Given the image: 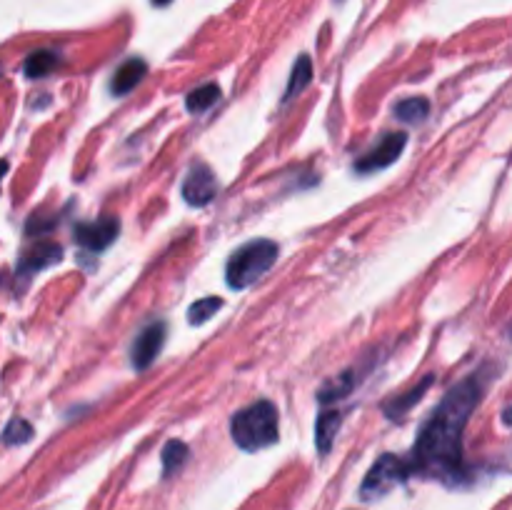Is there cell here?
<instances>
[{
	"label": "cell",
	"mask_w": 512,
	"mask_h": 510,
	"mask_svg": "<svg viewBox=\"0 0 512 510\" xmlns=\"http://www.w3.org/2000/svg\"><path fill=\"white\" fill-rule=\"evenodd\" d=\"M483 398V385L478 375L460 380L445 393L438 408L433 410L420 428L410 470L435 475V478H455L463 468V433L470 415Z\"/></svg>",
	"instance_id": "cell-1"
},
{
	"label": "cell",
	"mask_w": 512,
	"mask_h": 510,
	"mask_svg": "<svg viewBox=\"0 0 512 510\" xmlns=\"http://www.w3.org/2000/svg\"><path fill=\"white\" fill-rule=\"evenodd\" d=\"M230 435L235 445L248 453L275 445L278 443V408L270 400H258L238 410L230 420Z\"/></svg>",
	"instance_id": "cell-2"
},
{
	"label": "cell",
	"mask_w": 512,
	"mask_h": 510,
	"mask_svg": "<svg viewBox=\"0 0 512 510\" xmlns=\"http://www.w3.org/2000/svg\"><path fill=\"white\" fill-rule=\"evenodd\" d=\"M275 260H278V243L268 238L250 240V243L233 250V255L228 258L225 280L233 290H245L258 283L273 268Z\"/></svg>",
	"instance_id": "cell-3"
},
{
	"label": "cell",
	"mask_w": 512,
	"mask_h": 510,
	"mask_svg": "<svg viewBox=\"0 0 512 510\" xmlns=\"http://www.w3.org/2000/svg\"><path fill=\"white\" fill-rule=\"evenodd\" d=\"M413 473L410 470L408 460L398 458V455H380L378 463L368 470L363 485H360V498L363 500H378L383 495H388L390 490L398 488L408 475Z\"/></svg>",
	"instance_id": "cell-4"
},
{
	"label": "cell",
	"mask_w": 512,
	"mask_h": 510,
	"mask_svg": "<svg viewBox=\"0 0 512 510\" xmlns=\"http://www.w3.org/2000/svg\"><path fill=\"white\" fill-rule=\"evenodd\" d=\"M120 235V220L115 215H103L93 223H78L73 228V238L85 253H103Z\"/></svg>",
	"instance_id": "cell-5"
},
{
	"label": "cell",
	"mask_w": 512,
	"mask_h": 510,
	"mask_svg": "<svg viewBox=\"0 0 512 510\" xmlns=\"http://www.w3.org/2000/svg\"><path fill=\"white\" fill-rule=\"evenodd\" d=\"M405 145H408V133H403V130L385 133L380 143L355 163V170L358 173H378V170L388 168V165H393L403 155Z\"/></svg>",
	"instance_id": "cell-6"
},
{
	"label": "cell",
	"mask_w": 512,
	"mask_h": 510,
	"mask_svg": "<svg viewBox=\"0 0 512 510\" xmlns=\"http://www.w3.org/2000/svg\"><path fill=\"white\" fill-rule=\"evenodd\" d=\"M165 338H168V328H165L163 320H155V323L145 325L140 330V335L135 338L133 348H130V360H133L135 370H145L158 360L160 350H163Z\"/></svg>",
	"instance_id": "cell-7"
},
{
	"label": "cell",
	"mask_w": 512,
	"mask_h": 510,
	"mask_svg": "<svg viewBox=\"0 0 512 510\" xmlns=\"http://www.w3.org/2000/svg\"><path fill=\"white\" fill-rule=\"evenodd\" d=\"M218 195V180L205 163H195L183 180V198L193 208H205Z\"/></svg>",
	"instance_id": "cell-8"
},
{
	"label": "cell",
	"mask_w": 512,
	"mask_h": 510,
	"mask_svg": "<svg viewBox=\"0 0 512 510\" xmlns=\"http://www.w3.org/2000/svg\"><path fill=\"white\" fill-rule=\"evenodd\" d=\"M63 258V248L58 243H38L33 245V250L20 258L18 265V278H30V275L40 273L43 268H50L53 263Z\"/></svg>",
	"instance_id": "cell-9"
},
{
	"label": "cell",
	"mask_w": 512,
	"mask_h": 510,
	"mask_svg": "<svg viewBox=\"0 0 512 510\" xmlns=\"http://www.w3.org/2000/svg\"><path fill=\"white\" fill-rule=\"evenodd\" d=\"M148 75V63L143 58H130L115 70L113 75V83H110V90L113 95H125L130 93L133 88H138L143 83V78Z\"/></svg>",
	"instance_id": "cell-10"
},
{
	"label": "cell",
	"mask_w": 512,
	"mask_h": 510,
	"mask_svg": "<svg viewBox=\"0 0 512 510\" xmlns=\"http://www.w3.org/2000/svg\"><path fill=\"white\" fill-rule=\"evenodd\" d=\"M343 425V413L340 410H323L315 423V443H318V453L328 455L330 448L335 445V438Z\"/></svg>",
	"instance_id": "cell-11"
},
{
	"label": "cell",
	"mask_w": 512,
	"mask_h": 510,
	"mask_svg": "<svg viewBox=\"0 0 512 510\" xmlns=\"http://www.w3.org/2000/svg\"><path fill=\"white\" fill-rule=\"evenodd\" d=\"M433 383H435V375H425V378L420 380V383L415 385L413 390H408V393L398 395V398H395V400H390V403H385V408H383L385 415H388L390 420L405 418V415H408V410L413 408V405H418L420 400H423L425 390H428Z\"/></svg>",
	"instance_id": "cell-12"
},
{
	"label": "cell",
	"mask_w": 512,
	"mask_h": 510,
	"mask_svg": "<svg viewBox=\"0 0 512 510\" xmlns=\"http://www.w3.org/2000/svg\"><path fill=\"white\" fill-rule=\"evenodd\" d=\"M310 83H313V60H310V55L303 53L298 60H295L293 73H290V80H288V88H285L283 93V103H290L293 98H298Z\"/></svg>",
	"instance_id": "cell-13"
},
{
	"label": "cell",
	"mask_w": 512,
	"mask_h": 510,
	"mask_svg": "<svg viewBox=\"0 0 512 510\" xmlns=\"http://www.w3.org/2000/svg\"><path fill=\"white\" fill-rule=\"evenodd\" d=\"M218 100H220V85L205 83V85H200V88L190 90L188 98H185V108H188L193 115H200V113H205V110L213 108Z\"/></svg>",
	"instance_id": "cell-14"
},
{
	"label": "cell",
	"mask_w": 512,
	"mask_h": 510,
	"mask_svg": "<svg viewBox=\"0 0 512 510\" xmlns=\"http://www.w3.org/2000/svg\"><path fill=\"white\" fill-rule=\"evenodd\" d=\"M430 113V100L413 95V98H405L395 103V118L403 120V123H423Z\"/></svg>",
	"instance_id": "cell-15"
},
{
	"label": "cell",
	"mask_w": 512,
	"mask_h": 510,
	"mask_svg": "<svg viewBox=\"0 0 512 510\" xmlns=\"http://www.w3.org/2000/svg\"><path fill=\"white\" fill-rule=\"evenodd\" d=\"M58 63L60 58L53 50H35V53H30L28 60H25L23 73L28 75V78H43V75L53 73V70L58 68Z\"/></svg>",
	"instance_id": "cell-16"
},
{
	"label": "cell",
	"mask_w": 512,
	"mask_h": 510,
	"mask_svg": "<svg viewBox=\"0 0 512 510\" xmlns=\"http://www.w3.org/2000/svg\"><path fill=\"white\" fill-rule=\"evenodd\" d=\"M355 388V373L353 370H345L343 375H338L335 380H330L328 385H323L318 393V400L323 405L333 403V400H340L345 398V395H350V390Z\"/></svg>",
	"instance_id": "cell-17"
},
{
	"label": "cell",
	"mask_w": 512,
	"mask_h": 510,
	"mask_svg": "<svg viewBox=\"0 0 512 510\" xmlns=\"http://www.w3.org/2000/svg\"><path fill=\"white\" fill-rule=\"evenodd\" d=\"M188 455L190 450L183 440H168L163 448V478H170V475L178 473L185 465V460H188Z\"/></svg>",
	"instance_id": "cell-18"
},
{
	"label": "cell",
	"mask_w": 512,
	"mask_h": 510,
	"mask_svg": "<svg viewBox=\"0 0 512 510\" xmlns=\"http://www.w3.org/2000/svg\"><path fill=\"white\" fill-rule=\"evenodd\" d=\"M220 308H223V300H220V298H200V300H195V303L188 308L190 325L208 323V320L213 318V315L218 313Z\"/></svg>",
	"instance_id": "cell-19"
},
{
	"label": "cell",
	"mask_w": 512,
	"mask_h": 510,
	"mask_svg": "<svg viewBox=\"0 0 512 510\" xmlns=\"http://www.w3.org/2000/svg\"><path fill=\"white\" fill-rule=\"evenodd\" d=\"M33 438V425L23 418H13L3 430V443L5 445H23Z\"/></svg>",
	"instance_id": "cell-20"
},
{
	"label": "cell",
	"mask_w": 512,
	"mask_h": 510,
	"mask_svg": "<svg viewBox=\"0 0 512 510\" xmlns=\"http://www.w3.org/2000/svg\"><path fill=\"white\" fill-rule=\"evenodd\" d=\"M5 170H8V163H5V160H0V180H3Z\"/></svg>",
	"instance_id": "cell-21"
},
{
	"label": "cell",
	"mask_w": 512,
	"mask_h": 510,
	"mask_svg": "<svg viewBox=\"0 0 512 510\" xmlns=\"http://www.w3.org/2000/svg\"><path fill=\"white\" fill-rule=\"evenodd\" d=\"M153 3H155V5H160V8H163V5H168L170 0H153Z\"/></svg>",
	"instance_id": "cell-22"
}]
</instances>
